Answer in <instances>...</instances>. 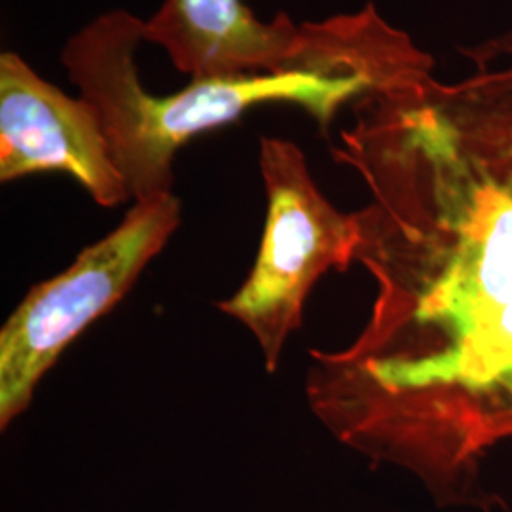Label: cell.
I'll return each mask as SVG.
<instances>
[{"mask_svg":"<svg viewBox=\"0 0 512 512\" xmlns=\"http://www.w3.org/2000/svg\"><path fill=\"white\" fill-rule=\"evenodd\" d=\"M334 148L378 293L348 348L317 353L313 412L349 446L435 484L512 450V31L473 71L353 103Z\"/></svg>","mask_w":512,"mask_h":512,"instance_id":"cell-1","label":"cell"},{"mask_svg":"<svg viewBox=\"0 0 512 512\" xmlns=\"http://www.w3.org/2000/svg\"><path fill=\"white\" fill-rule=\"evenodd\" d=\"M260 173L268 198L260 251L247 281L219 310L249 329L266 370L275 372L317 279L355 260L357 224L323 196L293 141L262 137Z\"/></svg>","mask_w":512,"mask_h":512,"instance_id":"cell-4","label":"cell"},{"mask_svg":"<svg viewBox=\"0 0 512 512\" xmlns=\"http://www.w3.org/2000/svg\"><path fill=\"white\" fill-rule=\"evenodd\" d=\"M145 42L164 48L192 80L274 73L306 44V23L285 12L262 23L241 0H164L145 21Z\"/></svg>","mask_w":512,"mask_h":512,"instance_id":"cell-6","label":"cell"},{"mask_svg":"<svg viewBox=\"0 0 512 512\" xmlns=\"http://www.w3.org/2000/svg\"><path fill=\"white\" fill-rule=\"evenodd\" d=\"M181 222L175 194L133 202L124 220L52 279L33 287L0 330V427L33 401L59 355L131 291Z\"/></svg>","mask_w":512,"mask_h":512,"instance_id":"cell-3","label":"cell"},{"mask_svg":"<svg viewBox=\"0 0 512 512\" xmlns=\"http://www.w3.org/2000/svg\"><path fill=\"white\" fill-rule=\"evenodd\" d=\"M65 173L93 202H128L101 118L92 105L44 80L14 52L0 55V181Z\"/></svg>","mask_w":512,"mask_h":512,"instance_id":"cell-5","label":"cell"},{"mask_svg":"<svg viewBox=\"0 0 512 512\" xmlns=\"http://www.w3.org/2000/svg\"><path fill=\"white\" fill-rule=\"evenodd\" d=\"M143 42L145 21L112 10L80 29L61 54L80 97L101 118L133 202L173 194L181 147L238 122L247 110L289 103L308 110L327 131L346 105L433 73L435 65L374 4L306 23L304 50L281 71L192 80L171 95H152L141 84L135 54Z\"/></svg>","mask_w":512,"mask_h":512,"instance_id":"cell-2","label":"cell"}]
</instances>
